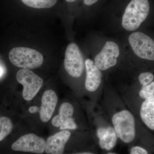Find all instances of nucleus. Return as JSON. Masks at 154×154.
Here are the masks:
<instances>
[{
	"label": "nucleus",
	"mask_w": 154,
	"mask_h": 154,
	"mask_svg": "<svg viewBox=\"0 0 154 154\" xmlns=\"http://www.w3.org/2000/svg\"><path fill=\"white\" fill-rule=\"evenodd\" d=\"M142 121L147 127L154 131V98L145 100L140 110Z\"/></svg>",
	"instance_id": "13"
},
{
	"label": "nucleus",
	"mask_w": 154,
	"mask_h": 154,
	"mask_svg": "<svg viewBox=\"0 0 154 154\" xmlns=\"http://www.w3.org/2000/svg\"><path fill=\"white\" fill-rule=\"evenodd\" d=\"M77 0H66V2L69 3H72L74 2H75Z\"/></svg>",
	"instance_id": "22"
},
{
	"label": "nucleus",
	"mask_w": 154,
	"mask_h": 154,
	"mask_svg": "<svg viewBox=\"0 0 154 154\" xmlns=\"http://www.w3.org/2000/svg\"><path fill=\"white\" fill-rule=\"evenodd\" d=\"M3 69L2 68V67H1V66H0V76H1L3 74Z\"/></svg>",
	"instance_id": "23"
},
{
	"label": "nucleus",
	"mask_w": 154,
	"mask_h": 154,
	"mask_svg": "<svg viewBox=\"0 0 154 154\" xmlns=\"http://www.w3.org/2000/svg\"><path fill=\"white\" fill-rule=\"evenodd\" d=\"M46 141L34 134H28L19 138L11 146L15 151L42 154L45 151Z\"/></svg>",
	"instance_id": "9"
},
{
	"label": "nucleus",
	"mask_w": 154,
	"mask_h": 154,
	"mask_svg": "<svg viewBox=\"0 0 154 154\" xmlns=\"http://www.w3.org/2000/svg\"><path fill=\"white\" fill-rule=\"evenodd\" d=\"M25 5L36 9L49 8L55 5L57 0H21Z\"/></svg>",
	"instance_id": "15"
},
{
	"label": "nucleus",
	"mask_w": 154,
	"mask_h": 154,
	"mask_svg": "<svg viewBox=\"0 0 154 154\" xmlns=\"http://www.w3.org/2000/svg\"><path fill=\"white\" fill-rule=\"evenodd\" d=\"M129 153L130 154H147L148 152L145 149L140 146H133L130 149Z\"/></svg>",
	"instance_id": "19"
},
{
	"label": "nucleus",
	"mask_w": 154,
	"mask_h": 154,
	"mask_svg": "<svg viewBox=\"0 0 154 154\" xmlns=\"http://www.w3.org/2000/svg\"><path fill=\"white\" fill-rule=\"evenodd\" d=\"M128 42L133 51L142 59L154 61V40L146 34L134 32L129 35Z\"/></svg>",
	"instance_id": "5"
},
{
	"label": "nucleus",
	"mask_w": 154,
	"mask_h": 154,
	"mask_svg": "<svg viewBox=\"0 0 154 154\" xmlns=\"http://www.w3.org/2000/svg\"><path fill=\"white\" fill-rule=\"evenodd\" d=\"M99 0H83L84 4L86 6L93 5L97 2Z\"/></svg>",
	"instance_id": "20"
},
{
	"label": "nucleus",
	"mask_w": 154,
	"mask_h": 154,
	"mask_svg": "<svg viewBox=\"0 0 154 154\" xmlns=\"http://www.w3.org/2000/svg\"><path fill=\"white\" fill-rule=\"evenodd\" d=\"M95 135L99 147L107 151L113 150L118 138L111 122H108L102 117H96Z\"/></svg>",
	"instance_id": "4"
},
{
	"label": "nucleus",
	"mask_w": 154,
	"mask_h": 154,
	"mask_svg": "<svg viewBox=\"0 0 154 154\" xmlns=\"http://www.w3.org/2000/svg\"><path fill=\"white\" fill-rule=\"evenodd\" d=\"M107 154H116V153H114L113 152H108V153H107Z\"/></svg>",
	"instance_id": "24"
},
{
	"label": "nucleus",
	"mask_w": 154,
	"mask_h": 154,
	"mask_svg": "<svg viewBox=\"0 0 154 154\" xmlns=\"http://www.w3.org/2000/svg\"><path fill=\"white\" fill-rule=\"evenodd\" d=\"M86 76L85 80L86 90L91 93H98L102 87V71L95 64L94 61L90 59L85 62Z\"/></svg>",
	"instance_id": "10"
},
{
	"label": "nucleus",
	"mask_w": 154,
	"mask_h": 154,
	"mask_svg": "<svg viewBox=\"0 0 154 154\" xmlns=\"http://www.w3.org/2000/svg\"><path fill=\"white\" fill-rule=\"evenodd\" d=\"M40 110V108L36 106L30 107L29 109V112L31 113H35L38 112Z\"/></svg>",
	"instance_id": "21"
},
{
	"label": "nucleus",
	"mask_w": 154,
	"mask_h": 154,
	"mask_svg": "<svg viewBox=\"0 0 154 154\" xmlns=\"http://www.w3.org/2000/svg\"><path fill=\"white\" fill-rule=\"evenodd\" d=\"M17 79L23 86L22 96L27 101L33 99L43 84L42 79L28 69L19 70L17 74Z\"/></svg>",
	"instance_id": "6"
},
{
	"label": "nucleus",
	"mask_w": 154,
	"mask_h": 154,
	"mask_svg": "<svg viewBox=\"0 0 154 154\" xmlns=\"http://www.w3.org/2000/svg\"><path fill=\"white\" fill-rule=\"evenodd\" d=\"M13 129V124L10 119L6 116L0 117V142L4 140Z\"/></svg>",
	"instance_id": "16"
},
{
	"label": "nucleus",
	"mask_w": 154,
	"mask_h": 154,
	"mask_svg": "<svg viewBox=\"0 0 154 154\" xmlns=\"http://www.w3.org/2000/svg\"><path fill=\"white\" fill-rule=\"evenodd\" d=\"M153 74L150 72L141 73L138 76V81L142 87H144L150 84L153 81Z\"/></svg>",
	"instance_id": "18"
},
{
	"label": "nucleus",
	"mask_w": 154,
	"mask_h": 154,
	"mask_svg": "<svg viewBox=\"0 0 154 154\" xmlns=\"http://www.w3.org/2000/svg\"><path fill=\"white\" fill-rule=\"evenodd\" d=\"M74 108L70 103L64 102L60 105L59 109V114L53 118L51 123L56 127H60L70 119L72 118Z\"/></svg>",
	"instance_id": "14"
},
{
	"label": "nucleus",
	"mask_w": 154,
	"mask_h": 154,
	"mask_svg": "<svg viewBox=\"0 0 154 154\" xmlns=\"http://www.w3.org/2000/svg\"><path fill=\"white\" fill-rule=\"evenodd\" d=\"M71 134L69 131L63 130L48 138L46 141L45 152L47 154H62Z\"/></svg>",
	"instance_id": "11"
},
{
	"label": "nucleus",
	"mask_w": 154,
	"mask_h": 154,
	"mask_svg": "<svg viewBox=\"0 0 154 154\" xmlns=\"http://www.w3.org/2000/svg\"><path fill=\"white\" fill-rule=\"evenodd\" d=\"M9 58L11 63L22 69H36L43 63V57L36 50L25 47H16L9 53Z\"/></svg>",
	"instance_id": "3"
},
{
	"label": "nucleus",
	"mask_w": 154,
	"mask_h": 154,
	"mask_svg": "<svg viewBox=\"0 0 154 154\" xmlns=\"http://www.w3.org/2000/svg\"><path fill=\"white\" fill-rule=\"evenodd\" d=\"M139 96L144 100L154 98V81L147 85L142 87L139 92Z\"/></svg>",
	"instance_id": "17"
},
{
	"label": "nucleus",
	"mask_w": 154,
	"mask_h": 154,
	"mask_svg": "<svg viewBox=\"0 0 154 154\" xmlns=\"http://www.w3.org/2000/svg\"><path fill=\"white\" fill-rule=\"evenodd\" d=\"M149 10L148 0H131L122 16V27L127 31L136 30L146 19Z\"/></svg>",
	"instance_id": "2"
},
{
	"label": "nucleus",
	"mask_w": 154,
	"mask_h": 154,
	"mask_svg": "<svg viewBox=\"0 0 154 154\" xmlns=\"http://www.w3.org/2000/svg\"><path fill=\"white\" fill-rule=\"evenodd\" d=\"M58 102V98L54 91H45L42 98V104L39 110L40 119L46 122L52 117Z\"/></svg>",
	"instance_id": "12"
},
{
	"label": "nucleus",
	"mask_w": 154,
	"mask_h": 154,
	"mask_svg": "<svg viewBox=\"0 0 154 154\" xmlns=\"http://www.w3.org/2000/svg\"><path fill=\"white\" fill-rule=\"evenodd\" d=\"M120 55L119 46L113 41H108L95 56L94 62L101 71H105L117 64Z\"/></svg>",
	"instance_id": "8"
},
{
	"label": "nucleus",
	"mask_w": 154,
	"mask_h": 154,
	"mask_svg": "<svg viewBox=\"0 0 154 154\" xmlns=\"http://www.w3.org/2000/svg\"><path fill=\"white\" fill-rule=\"evenodd\" d=\"M110 119L118 139L129 144L135 139V119L132 112L122 105L117 106L110 111Z\"/></svg>",
	"instance_id": "1"
},
{
	"label": "nucleus",
	"mask_w": 154,
	"mask_h": 154,
	"mask_svg": "<svg viewBox=\"0 0 154 154\" xmlns=\"http://www.w3.org/2000/svg\"><path fill=\"white\" fill-rule=\"evenodd\" d=\"M85 63L82 52L75 43L68 45L65 54L64 66L68 74L74 78H79L82 75Z\"/></svg>",
	"instance_id": "7"
}]
</instances>
